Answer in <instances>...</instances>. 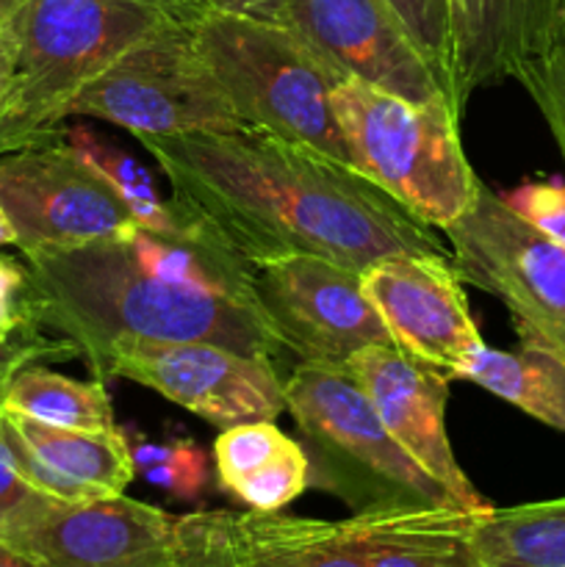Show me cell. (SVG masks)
Wrapping results in <instances>:
<instances>
[{
  "label": "cell",
  "instance_id": "6da1fadb",
  "mask_svg": "<svg viewBox=\"0 0 565 567\" xmlns=\"http://www.w3.org/2000/svg\"><path fill=\"white\" fill-rule=\"evenodd\" d=\"M136 138L164 172L172 203L249 266L321 255L363 275L388 255L452 258L435 227L314 147L249 125Z\"/></svg>",
  "mask_w": 565,
  "mask_h": 567
},
{
  "label": "cell",
  "instance_id": "7a4b0ae2",
  "mask_svg": "<svg viewBox=\"0 0 565 567\" xmlns=\"http://www.w3.org/2000/svg\"><path fill=\"white\" fill-rule=\"evenodd\" d=\"M25 266L39 327L59 332L89 369L116 338L210 341L271 358L280 352L253 308L153 275L133 258L125 236L25 255Z\"/></svg>",
  "mask_w": 565,
  "mask_h": 567
},
{
  "label": "cell",
  "instance_id": "3957f363",
  "mask_svg": "<svg viewBox=\"0 0 565 567\" xmlns=\"http://www.w3.org/2000/svg\"><path fill=\"white\" fill-rule=\"evenodd\" d=\"M203 9V0H31L14 17L17 83L0 116V155L59 131L89 81Z\"/></svg>",
  "mask_w": 565,
  "mask_h": 567
},
{
  "label": "cell",
  "instance_id": "277c9868",
  "mask_svg": "<svg viewBox=\"0 0 565 567\" xmlns=\"http://www.w3.org/2000/svg\"><path fill=\"white\" fill-rule=\"evenodd\" d=\"M192 37L244 125L352 164L332 111V92L347 75L291 25L203 9Z\"/></svg>",
  "mask_w": 565,
  "mask_h": 567
},
{
  "label": "cell",
  "instance_id": "5b68a950",
  "mask_svg": "<svg viewBox=\"0 0 565 567\" xmlns=\"http://www.w3.org/2000/svg\"><path fill=\"white\" fill-rule=\"evenodd\" d=\"M332 111L352 164L415 219L443 233L476 203L482 181L465 158L463 116L449 103H413L347 78Z\"/></svg>",
  "mask_w": 565,
  "mask_h": 567
},
{
  "label": "cell",
  "instance_id": "8992f818",
  "mask_svg": "<svg viewBox=\"0 0 565 567\" xmlns=\"http://www.w3.org/2000/svg\"><path fill=\"white\" fill-rule=\"evenodd\" d=\"M282 396L308 454L310 485L338 496L355 513L454 504L393 441L347 365L299 363L282 382Z\"/></svg>",
  "mask_w": 565,
  "mask_h": 567
},
{
  "label": "cell",
  "instance_id": "52a82bcc",
  "mask_svg": "<svg viewBox=\"0 0 565 567\" xmlns=\"http://www.w3.org/2000/svg\"><path fill=\"white\" fill-rule=\"evenodd\" d=\"M192 22H177L133 44L75 94L66 120L92 116L133 136L244 127L197 53Z\"/></svg>",
  "mask_w": 565,
  "mask_h": 567
},
{
  "label": "cell",
  "instance_id": "ba28073f",
  "mask_svg": "<svg viewBox=\"0 0 565 567\" xmlns=\"http://www.w3.org/2000/svg\"><path fill=\"white\" fill-rule=\"evenodd\" d=\"M0 208L22 255L72 249L131 233L133 210L64 133L0 155Z\"/></svg>",
  "mask_w": 565,
  "mask_h": 567
},
{
  "label": "cell",
  "instance_id": "9c48e42d",
  "mask_svg": "<svg viewBox=\"0 0 565 567\" xmlns=\"http://www.w3.org/2000/svg\"><path fill=\"white\" fill-rule=\"evenodd\" d=\"M94 380H131L181 404L216 430L275 421L286 410L271 354L238 352L210 341L116 338L94 365Z\"/></svg>",
  "mask_w": 565,
  "mask_h": 567
},
{
  "label": "cell",
  "instance_id": "30bf717a",
  "mask_svg": "<svg viewBox=\"0 0 565 567\" xmlns=\"http://www.w3.org/2000/svg\"><path fill=\"white\" fill-rule=\"evenodd\" d=\"M249 299L277 349L299 363L347 365L360 349L393 343L360 271L321 255L255 264Z\"/></svg>",
  "mask_w": 565,
  "mask_h": 567
},
{
  "label": "cell",
  "instance_id": "8fae6325",
  "mask_svg": "<svg viewBox=\"0 0 565 567\" xmlns=\"http://www.w3.org/2000/svg\"><path fill=\"white\" fill-rule=\"evenodd\" d=\"M443 236L460 280L496 297L513 324H543L565 313V247L535 230L485 183Z\"/></svg>",
  "mask_w": 565,
  "mask_h": 567
},
{
  "label": "cell",
  "instance_id": "7c38bea8",
  "mask_svg": "<svg viewBox=\"0 0 565 567\" xmlns=\"http://www.w3.org/2000/svg\"><path fill=\"white\" fill-rule=\"evenodd\" d=\"M175 515L122 496L92 502L42 498L3 540L44 567H170Z\"/></svg>",
  "mask_w": 565,
  "mask_h": 567
},
{
  "label": "cell",
  "instance_id": "4fadbf2b",
  "mask_svg": "<svg viewBox=\"0 0 565 567\" xmlns=\"http://www.w3.org/2000/svg\"><path fill=\"white\" fill-rule=\"evenodd\" d=\"M363 291L393 347L419 363L463 380L465 365L485 347L458 269L446 255H388L363 271Z\"/></svg>",
  "mask_w": 565,
  "mask_h": 567
},
{
  "label": "cell",
  "instance_id": "5bb4252c",
  "mask_svg": "<svg viewBox=\"0 0 565 567\" xmlns=\"http://www.w3.org/2000/svg\"><path fill=\"white\" fill-rule=\"evenodd\" d=\"M280 22L352 81L413 103H449L438 72L382 0H286Z\"/></svg>",
  "mask_w": 565,
  "mask_h": 567
},
{
  "label": "cell",
  "instance_id": "9a60e30c",
  "mask_svg": "<svg viewBox=\"0 0 565 567\" xmlns=\"http://www.w3.org/2000/svg\"><path fill=\"white\" fill-rule=\"evenodd\" d=\"M347 371L355 377L393 441L454 498V504L469 513L491 509V504L460 468L449 443V377L419 363L393 343L360 349L347 363Z\"/></svg>",
  "mask_w": 565,
  "mask_h": 567
},
{
  "label": "cell",
  "instance_id": "2e32d148",
  "mask_svg": "<svg viewBox=\"0 0 565 567\" xmlns=\"http://www.w3.org/2000/svg\"><path fill=\"white\" fill-rule=\"evenodd\" d=\"M452 105L463 116L476 89L493 86L557 48L554 0H449Z\"/></svg>",
  "mask_w": 565,
  "mask_h": 567
},
{
  "label": "cell",
  "instance_id": "e0dca14e",
  "mask_svg": "<svg viewBox=\"0 0 565 567\" xmlns=\"http://www.w3.org/2000/svg\"><path fill=\"white\" fill-rule=\"evenodd\" d=\"M0 430L20 474L48 498L92 502L122 496L136 476L125 430H64L3 408Z\"/></svg>",
  "mask_w": 565,
  "mask_h": 567
},
{
  "label": "cell",
  "instance_id": "ac0fdd59",
  "mask_svg": "<svg viewBox=\"0 0 565 567\" xmlns=\"http://www.w3.org/2000/svg\"><path fill=\"white\" fill-rule=\"evenodd\" d=\"M480 515L454 504H399L355 513L347 524L363 567H482Z\"/></svg>",
  "mask_w": 565,
  "mask_h": 567
},
{
  "label": "cell",
  "instance_id": "d6986e66",
  "mask_svg": "<svg viewBox=\"0 0 565 567\" xmlns=\"http://www.w3.org/2000/svg\"><path fill=\"white\" fill-rule=\"evenodd\" d=\"M236 567H363L347 520L280 513H233Z\"/></svg>",
  "mask_w": 565,
  "mask_h": 567
},
{
  "label": "cell",
  "instance_id": "ffe728a7",
  "mask_svg": "<svg viewBox=\"0 0 565 567\" xmlns=\"http://www.w3.org/2000/svg\"><path fill=\"white\" fill-rule=\"evenodd\" d=\"M463 380L565 435V358L554 349L518 341L510 352L485 343L465 365Z\"/></svg>",
  "mask_w": 565,
  "mask_h": 567
},
{
  "label": "cell",
  "instance_id": "44dd1931",
  "mask_svg": "<svg viewBox=\"0 0 565 567\" xmlns=\"http://www.w3.org/2000/svg\"><path fill=\"white\" fill-rule=\"evenodd\" d=\"M482 567H565V496L491 507L476 518Z\"/></svg>",
  "mask_w": 565,
  "mask_h": 567
},
{
  "label": "cell",
  "instance_id": "7402d4cb",
  "mask_svg": "<svg viewBox=\"0 0 565 567\" xmlns=\"http://www.w3.org/2000/svg\"><path fill=\"white\" fill-rule=\"evenodd\" d=\"M0 408L64 430H116L114 404L100 380L83 382L42 365H25L9 380Z\"/></svg>",
  "mask_w": 565,
  "mask_h": 567
},
{
  "label": "cell",
  "instance_id": "603a6c76",
  "mask_svg": "<svg viewBox=\"0 0 565 567\" xmlns=\"http://www.w3.org/2000/svg\"><path fill=\"white\" fill-rule=\"evenodd\" d=\"M61 133H64L66 144L81 158H86L105 177V183L120 194L122 203L136 216L138 227H147V230H175V227L186 221L183 210L172 199L161 197L147 166L138 164L120 144H114L103 133L92 131V127L81 125Z\"/></svg>",
  "mask_w": 565,
  "mask_h": 567
},
{
  "label": "cell",
  "instance_id": "cb8c5ba5",
  "mask_svg": "<svg viewBox=\"0 0 565 567\" xmlns=\"http://www.w3.org/2000/svg\"><path fill=\"white\" fill-rule=\"evenodd\" d=\"M133 471L158 491L181 502H197L210 480V463L194 441L153 443L138 432L125 430Z\"/></svg>",
  "mask_w": 565,
  "mask_h": 567
},
{
  "label": "cell",
  "instance_id": "d4e9b609",
  "mask_svg": "<svg viewBox=\"0 0 565 567\" xmlns=\"http://www.w3.org/2000/svg\"><path fill=\"white\" fill-rule=\"evenodd\" d=\"M310 487V463L302 443L288 441L275 457L266 460L260 468L238 480L230 487V496L238 498L247 509L255 513H280L288 504L297 502Z\"/></svg>",
  "mask_w": 565,
  "mask_h": 567
},
{
  "label": "cell",
  "instance_id": "484cf974",
  "mask_svg": "<svg viewBox=\"0 0 565 567\" xmlns=\"http://www.w3.org/2000/svg\"><path fill=\"white\" fill-rule=\"evenodd\" d=\"M230 526L233 513L222 509L181 515L170 567H236Z\"/></svg>",
  "mask_w": 565,
  "mask_h": 567
},
{
  "label": "cell",
  "instance_id": "4316f807",
  "mask_svg": "<svg viewBox=\"0 0 565 567\" xmlns=\"http://www.w3.org/2000/svg\"><path fill=\"white\" fill-rule=\"evenodd\" d=\"M441 78L452 103V39H449V0H382Z\"/></svg>",
  "mask_w": 565,
  "mask_h": 567
},
{
  "label": "cell",
  "instance_id": "83f0119b",
  "mask_svg": "<svg viewBox=\"0 0 565 567\" xmlns=\"http://www.w3.org/2000/svg\"><path fill=\"white\" fill-rule=\"evenodd\" d=\"M515 81L526 89L532 103L537 105L541 116L546 120L548 133L557 144L565 164V48L557 44L548 53L537 55L532 64L518 72Z\"/></svg>",
  "mask_w": 565,
  "mask_h": 567
},
{
  "label": "cell",
  "instance_id": "f1b7e54d",
  "mask_svg": "<svg viewBox=\"0 0 565 567\" xmlns=\"http://www.w3.org/2000/svg\"><path fill=\"white\" fill-rule=\"evenodd\" d=\"M42 336L25 264L0 255V347Z\"/></svg>",
  "mask_w": 565,
  "mask_h": 567
},
{
  "label": "cell",
  "instance_id": "f546056e",
  "mask_svg": "<svg viewBox=\"0 0 565 567\" xmlns=\"http://www.w3.org/2000/svg\"><path fill=\"white\" fill-rule=\"evenodd\" d=\"M518 216H524L535 230L565 247V183L532 181L499 194Z\"/></svg>",
  "mask_w": 565,
  "mask_h": 567
},
{
  "label": "cell",
  "instance_id": "4dcf8cb0",
  "mask_svg": "<svg viewBox=\"0 0 565 567\" xmlns=\"http://www.w3.org/2000/svg\"><path fill=\"white\" fill-rule=\"evenodd\" d=\"M42 493L37 487L28 485L25 476L20 474V468L14 465V457H11L9 446H6L3 430H0V535L20 518L22 513L39 504Z\"/></svg>",
  "mask_w": 565,
  "mask_h": 567
},
{
  "label": "cell",
  "instance_id": "1f68e13d",
  "mask_svg": "<svg viewBox=\"0 0 565 567\" xmlns=\"http://www.w3.org/2000/svg\"><path fill=\"white\" fill-rule=\"evenodd\" d=\"M72 349L64 341H53V338L37 336L31 341L11 343V347H0V402H3V391L9 385L11 377L20 369L31 365L37 358H59V354H70Z\"/></svg>",
  "mask_w": 565,
  "mask_h": 567
},
{
  "label": "cell",
  "instance_id": "d6a6232c",
  "mask_svg": "<svg viewBox=\"0 0 565 567\" xmlns=\"http://www.w3.org/2000/svg\"><path fill=\"white\" fill-rule=\"evenodd\" d=\"M17 83V31L14 20L0 31V116L9 109Z\"/></svg>",
  "mask_w": 565,
  "mask_h": 567
},
{
  "label": "cell",
  "instance_id": "836d02e7",
  "mask_svg": "<svg viewBox=\"0 0 565 567\" xmlns=\"http://www.w3.org/2000/svg\"><path fill=\"white\" fill-rule=\"evenodd\" d=\"M513 330L521 343H541L565 358V313L552 321H543V324H513Z\"/></svg>",
  "mask_w": 565,
  "mask_h": 567
},
{
  "label": "cell",
  "instance_id": "e575fe53",
  "mask_svg": "<svg viewBox=\"0 0 565 567\" xmlns=\"http://www.w3.org/2000/svg\"><path fill=\"white\" fill-rule=\"evenodd\" d=\"M208 9L233 11V14L264 17V20H280L286 0H203Z\"/></svg>",
  "mask_w": 565,
  "mask_h": 567
},
{
  "label": "cell",
  "instance_id": "d590c367",
  "mask_svg": "<svg viewBox=\"0 0 565 567\" xmlns=\"http://www.w3.org/2000/svg\"><path fill=\"white\" fill-rule=\"evenodd\" d=\"M0 567H44V565H39L37 559L28 557L25 551H20V548L11 546L9 540L0 537Z\"/></svg>",
  "mask_w": 565,
  "mask_h": 567
},
{
  "label": "cell",
  "instance_id": "8d00e7d4",
  "mask_svg": "<svg viewBox=\"0 0 565 567\" xmlns=\"http://www.w3.org/2000/svg\"><path fill=\"white\" fill-rule=\"evenodd\" d=\"M28 3H31V0H0V31H3Z\"/></svg>",
  "mask_w": 565,
  "mask_h": 567
},
{
  "label": "cell",
  "instance_id": "74e56055",
  "mask_svg": "<svg viewBox=\"0 0 565 567\" xmlns=\"http://www.w3.org/2000/svg\"><path fill=\"white\" fill-rule=\"evenodd\" d=\"M6 244H14V236H11V227L6 221L3 208H0V247H6Z\"/></svg>",
  "mask_w": 565,
  "mask_h": 567
}]
</instances>
